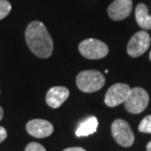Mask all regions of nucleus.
<instances>
[{
    "label": "nucleus",
    "mask_w": 151,
    "mask_h": 151,
    "mask_svg": "<svg viewBox=\"0 0 151 151\" xmlns=\"http://www.w3.org/2000/svg\"><path fill=\"white\" fill-rule=\"evenodd\" d=\"M138 131L143 134H151V115L143 118L138 126Z\"/></svg>",
    "instance_id": "nucleus-13"
},
{
    "label": "nucleus",
    "mask_w": 151,
    "mask_h": 151,
    "mask_svg": "<svg viewBox=\"0 0 151 151\" xmlns=\"http://www.w3.org/2000/svg\"><path fill=\"white\" fill-rule=\"evenodd\" d=\"M149 59H150V61H151V51H150V54H149Z\"/></svg>",
    "instance_id": "nucleus-20"
},
{
    "label": "nucleus",
    "mask_w": 151,
    "mask_h": 151,
    "mask_svg": "<svg viewBox=\"0 0 151 151\" xmlns=\"http://www.w3.org/2000/svg\"><path fill=\"white\" fill-rule=\"evenodd\" d=\"M63 151H86V150L83 149V147H69V148H66Z\"/></svg>",
    "instance_id": "nucleus-17"
},
{
    "label": "nucleus",
    "mask_w": 151,
    "mask_h": 151,
    "mask_svg": "<svg viewBox=\"0 0 151 151\" xmlns=\"http://www.w3.org/2000/svg\"><path fill=\"white\" fill-rule=\"evenodd\" d=\"M78 51L84 58L96 60L104 58L109 52V48L104 42L94 38H87L78 45Z\"/></svg>",
    "instance_id": "nucleus-3"
},
{
    "label": "nucleus",
    "mask_w": 151,
    "mask_h": 151,
    "mask_svg": "<svg viewBox=\"0 0 151 151\" xmlns=\"http://www.w3.org/2000/svg\"><path fill=\"white\" fill-rule=\"evenodd\" d=\"M149 103V95L142 87H134L125 101L127 111L132 114H139L145 110Z\"/></svg>",
    "instance_id": "nucleus-4"
},
{
    "label": "nucleus",
    "mask_w": 151,
    "mask_h": 151,
    "mask_svg": "<svg viewBox=\"0 0 151 151\" xmlns=\"http://www.w3.org/2000/svg\"><path fill=\"white\" fill-rule=\"evenodd\" d=\"M111 131H112L114 139L121 146L129 147L134 142V134L129 123L126 121L122 119L115 120L111 127Z\"/></svg>",
    "instance_id": "nucleus-5"
},
{
    "label": "nucleus",
    "mask_w": 151,
    "mask_h": 151,
    "mask_svg": "<svg viewBox=\"0 0 151 151\" xmlns=\"http://www.w3.org/2000/svg\"><path fill=\"white\" fill-rule=\"evenodd\" d=\"M26 41L29 48L39 58H49L53 52V40L46 27L39 21L29 24L26 29Z\"/></svg>",
    "instance_id": "nucleus-1"
},
{
    "label": "nucleus",
    "mask_w": 151,
    "mask_h": 151,
    "mask_svg": "<svg viewBox=\"0 0 151 151\" xmlns=\"http://www.w3.org/2000/svg\"><path fill=\"white\" fill-rule=\"evenodd\" d=\"M132 10V0H115L108 7V15L114 21H121L128 18Z\"/></svg>",
    "instance_id": "nucleus-9"
},
{
    "label": "nucleus",
    "mask_w": 151,
    "mask_h": 151,
    "mask_svg": "<svg viewBox=\"0 0 151 151\" xmlns=\"http://www.w3.org/2000/svg\"><path fill=\"white\" fill-rule=\"evenodd\" d=\"M97 127L98 121L96 119V117L90 116L78 125L77 131H76V135L78 137L90 135L97 131Z\"/></svg>",
    "instance_id": "nucleus-11"
},
{
    "label": "nucleus",
    "mask_w": 151,
    "mask_h": 151,
    "mask_svg": "<svg viewBox=\"0 0 151 151\" xmlns=\"http://www.w3.org/2000/svg\"><path fill=\"white\" fill-rule=\"evenodd\" d=\"M3 114H4V113H3V108H2L1 106H0V121L2 120V118H3Z\"/></svg>",
    "instance_id": "nucleus-18"
},
{
    "label": "nucleus",
    "mask_w": 151,
    "mask_h": 151,
    "mask_svg": "<svg viewBox=\"0 0 151 151\" xmlns=\"http://www.w3.org/2000/svg\"><path fill=\"white\" fill-rule=\"evenodd\" d=\"M7 131L3 128V127L0 126V143L2 142L3 140L6 139V137H7Z\"/></svg>",
    "instance_id": "nucleus-16"
},
{
    "label": "nucleus",
    "mask_w": 151,
    "mask_h": 151,
    "mask_svg": "<svg viewBox=\"0 0 151 151\" xmlns=\"http://www.w3.org/2000/svg\"><path fill=\"white\" fill-rule=\"evenodd\" d=\"M77 86L83 92H95L105 84V78L100 72L95 70L83 71L77 76Z\"/></svg>",
    "instance_id": "nucleus-2"
},
{
    "label": "nucleus",
    "mask_w": 151,
    "mask_h": 151,
    "mask_svg": "<svg viewBox=\"0 0 151 151\" xmlns=\"http://www.w3.org/2000/svg\"><path fill=\"white\" fill-rule=\"evenodd\" d=\"M146 151H151V141H150V142L147 143V146H146Z\"/></svg>",
    "instance_id": "nucleus-19"
},
{
    "label": "nucleus",
    "mask_w": 151,
    "mask_h": 151,
    "mask_svg": "<svg viewBox=\"0 0 151 151\" xmlns=\"http://www.w3.org/2000/svg\"><path fill=\"white\" fill-rule=\"evenodd\" d=\"M150 42L151 39L148 32L144 31L137 32L129 39L127 46V52L134 58L139 57L143 53H145V51L149 48Z\"/></svg>",
    "instance_id": "nucleus-6"
},
{
    "label": "nucleus",
    "mask_w": 151,
    "mask_h": 151,
    "mask_svg": "<svg viewBox=\"0 0 151 151\" xmlns=\"http://www.w3.org/2000/svg\"><path fill=\"white\" fill-rule=\"evenodd\" d=\"M131 87L126 83H115L105 94L104 102L108 107H116L118 105L125 103L131 92Z\"/></svg>",
    "instance_id": "nucleus-7"
},
{
    "label": "nucleus",
    "mask_w": 151,
    "mask_h": 151,
    "mask_svg": "<svg viewBox=\"0 0 151 151\" xmlns=\"http://www.w3.org/2000/svg\"><path fill=\"white\" fill-rule=\"evenodd\" d=\"M135 20L142 29H151V16L148 14L147 6L140 3L135 8Z\"/></svg>",
    "instance_id": "nucleus-12"
},
{
    "label": "nucleus",
    "mask_w": 151,
    "mask_h": 151,
    "mask_svg": "<svg viewBox=\"0 0 151 151\" xmlns=\"http://www.w3.org/2000/svg\"><path fill=\"white\" fill-rule=\"evenodd\" d=\"M12 6L7 0H0V20L4 19L10 13Z\"/></svg>",
    "instance_id": "nucleus-14"
},
{
    "label": "nucleus",
    "mask_w": 151,
    "mask_h": 151,
    "mask_svg": "<svg viewBox=\"0 0 151 151\" xmlns=\"http://www.w3.org/2000/svg\"><path fill=\"white\" fill-rule=\"evenodd\" d=\"M70 91L65 86H53L46 93V103L51 108H58L67 100Z\"/></svg>",
    "instance_id": "nucleus-10"
},
{
    "label": "nucleus",
    "mask_w": 151,
    "mask_h": 151,
    "mask_svg": "<svg viewBox=\"0 0 151 151\" xmlns=\"http://www.w3.org/2000/svg\"><path fill=\"white\" fill-rule=\"evenodd\" d=\"M26 129L29 134L37 138L49 137L50 134H52L54 131L52 124L46 120L42 119H35L29 121L27 124Z\"/></svg>",
    "instance_id": "nucleus-8"
},
{
    "label": "nucleus",
    "mask_w": 151,
    "mask_h": 151,
    "mask_svg": "<svg viewBox=\"0 0 151 151\" xmlns=\"http://www.w3.org/2000/svg\"><path fill=\"white\" fill-rule=\"evenodd\" d=\"M25 151H46L43 145L38 142H31L27 145Z\"/></svg>",
    "instance_id": "nucleus-15"
}]
</instances>
